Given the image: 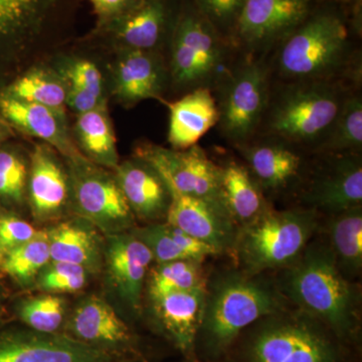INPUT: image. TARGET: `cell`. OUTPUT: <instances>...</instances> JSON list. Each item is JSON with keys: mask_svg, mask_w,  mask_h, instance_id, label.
Instances as JSON below:
<instances>
[{"mask_svg": "<svg viewBox=\"0 0 362 362\" xmlns=\"http://www.w3.org/2000/svg\"><path fill=\"white\" fill-rule=\"evenodd\" d=\"M252 173L268 189L284 187L298 175L301 159L291 149L262 144L243 149Z\"/></svg>", "mask_w": 362, "mask_h": 362, "instance_id": "obj_29", "label": "cell"}, {"mask_svg": "<svg viewBox=\"0 0 362 362\" xmlns=\"http://www.w3.org/2000/svg\"><path fill=\"white\" fill-rule=\"evenodd\" d=\"M328 235V245L343 275L347 279L358 276L362 268V206L333 214Z\"/></svg>", "mask_w": 362, "mask_h": 362, "instance_id": "obj_28", "label": "cell"}, {"mask_svg": "<svg viewBox=\"0 0 362 362\" xmlns=\"http://www.w3.org/2000/svg\"><path fill=\"white\" fill-rule=\"evenodd\" d=\"M89 1L92 4L95 13L99 18L100 25H106L107 23L127 13L140 0H89Z\"/></svg>", "mask_w": 362, "mask_h": 362, "instance_id": "obj_41", "label": "cell"}, {"mask_svg": "<svg viewBox=\"0 0 362 362\" xmlns=\"http://www.w3.org/2000/svg\"><path fill=\"white\" fill-rule=\"evenodd\" d=\"M287 302L283 292L261 275L230 270L206 280L199 331L206 354L220 356L243 331L282 310Z\"/></svg>", "mask_w": 362, "mask_h": 362, "instance_id": "obj_1", "label": "cell"}, {"mask_svg": "<svg viewBox=\"0 0 362 362\" xmlns=\"http://www.w3.org/2000/svg\"><path fill=\"white\" fill-rule=\"evenodd\" d=\"M68 160L71 206L78 216L106 235L134 228L135 216L115 175L84 156Z\"/></svg>", "mask_w": 362, "mask_h": 362, "instance_id": "obj_6", "label": "cell"}, {"mask_svg": "<svg viewBox=\"0 0 362 362\" xmlns=\"http://www.w3.org/2000/svg\"><path fill=\"white\" fill-rule=\"evenodd\" d=\"M47 232L51 261L81 266L89 274L101 270L105 242L94 226L80 218L59 223Z\"/></svg>", "mask_w": 362, "mask_h": 362, "instance_id": "obj_22", "label": "cell"}, {"mask_svg": "<svg viewBox=\"0 0 362 362\" xmlns=\"http://www.w3.org/2000/svg\"><path fill=\"white\" fill-rule=\"evenodd\" d=\"M268 99L265 66L252 63L242 66L226 86L220 119L223 132L235 141L246 140L258 127Z\"/></svg>", "mask_w": 362, "mask_h": 362, "instance_id": "obj_11", "label": "cell"}, {"mask_svg": "<svg viewBox=\"0 0 362 362\" xmlns=\"http://www.w3.org/2000/svg\"><path fill=\"white\" fill-rule=\"evenodd\" d=\"M6 94L66 117V85L51 71L33 69L13 82Z\"/></svg>", "mask_w": 362, "mask_h": 362, "instance_id": "obj_31", "label": "cell"}, {"mask_svg": "<svg viewBox=\"0 0 362 362\" xmlns=\"http://www.w3.org/2000/svg\"><path fill=\"white\" fill-rule=\"evenodd\" d=\"M88 271L83 267L51 261L40 272L35 280L37 289L51 294H69L81 291L88 283Z\"/></svg>", "mask_w": 362, "mask_h": 362, "instance_id": "obj_36", "label": "cell"}, {"mask_svg": "<svg viewBox=\"0 0 362 362\" xmlns=\"http://www.w3.org/2000/svg\"><path fill=\"white\" fill-rule=\"evenodd\" d=\"M154 259L146 245L131 232L106 235L103 266L119 298L139 310L149 267Z\"/></svg>", "mask_w": 362, "mask_h": 362, "instance_id": "obj_12", "label": "cell"}, {"mask_svg": "<svg viewBox=\"0 0 362 362\" xmlns=\"http://www.w3.org/2000/svg\"><path fill=\"white\" fill-rule=\"evenodd\" d=\"M312 211H268L238 230L233 251L240 270L249 275L291 266L316 232Z\"/></svg>", "mask_w": 362, "mask_h": 362, "instance_id": "obj_3", "label": "cell"}, {"mask_svg": "<svg viewBox=\"0 0 362 362\" xmlns=\"http://www.w3.org/2000/svg\"><path fill=\"white\" fill-rule=\"evenodd\" d=\"M73 337L113 352L132 341L129 328L108 302L90 295L78 302L68 322Z\"/></svg>", "mask_w": 362, "mask_h": 362, "instance_id": "obj_17", "label": "cell"}, {"mask_svg": "<svg viewBox=\"0 0 362 362\" xmlns=\"http://www.w3.org/2000/svg\"><path fill=\"white\" fill-rule=\"evenodd\" d=\"M76 134L86 158L103 168L119 165L116 138L105 104L78 115Z\"/></svg>", "mask_w": 362, "mask_h": 362, "instance_id": "obj_27", "label": "cell"}, {"mask_svg": "<svg viewBox=\"0 0 362 362\" xmlns=\"http://www.w3.org/2000/svg\"><path fill=\"white\" fill-rule=\"evenodd\" d=\"M223 47L218 30L201 13L189 11L178 18L175 28L171 68L180 85L206 82L220 65Z\"/></svg>", "mask_w": 362, "mask_h": 362, "instance_id": "obj_9", "label": "cell"}, {"mask_svg": "<svg viewBox=\"0 0 362 362\" xmlns=\"http://www.w3.org/2000/svg\"><path fill=\"white\" fill-rule=\"evenodd\" d=\"M52 0H0V64L18 54L42 30Z\"/></svg>", "mask_w": 362, "mask_h": 362, "instance_id": "obj_23", "label": "cell"}, {"mask_svg": "<svg viewBox=\"0 0 362 362\" xmlns=\"http://www.w3.org/2000/svg\"><path fill=\"white\" fill-rule=\"evenodd\" d=\"M221 178L226 206L239 228L268 211L258 185L246 168L228 162L221 168Z\"/></svg>", "mask_w": 362, "mask_h": 362, "instance_id": "obj_26", "label": "cell"}, {"mask_svg": "<svg viewBox=\"0 0 362 362\" xmlns=\"http://www.w3.org/2000/svg\"><path fill=\"white\" fill-rule=\"evenodd\" d=\"M40 230L32 223L13 216H0V258L13 247L35 238Z\"/></svg>", "mask_w": 362, "mask_h": 362, "instance_id": "obj_38", "label": "cell"}, {"mask_svg": "<svg viewBox=\"0 0 362 362\" xmlns=\"http://www.w3.org/2000/svg\"><path fill=\"white\" fill-rule=\"evenodd\" d=\"M130 232L146 245L156 264L190 259L171 237L166 223L134 228Z\"/></svg>", "mask_w": 362, "mask_h": 362, "instance_id": "obj_37", "label": "cell"}, {"mask_svg": "<svg viewBox=\"0 0 362 362\" xmlns=\"http://www.w3.org/2000/svg\"><path fill=\"white\" fill-rule=\"evenodd\" d=\"M114 175L135 216L147 221L166 218L170 194L156 169L144 161H126Z\"/></svg>", "mask_w": 362, "mask_h": 362, "instance_id": "obj_19", "label": "cell"}, {"mask_svg": "<svg viewBox=\"0 0 362 362\" xmlns=\"http://www.w3.org/2000/svg\"><path fill=\"white\" fill-rule=\"evenodd\" d=\"M0 113L21 132L39 138L66 158L82 156L66 132V117L42 105L23 101L6 93L0 96Z\"/></svg>", "mask_w": 362, "mask_h": 362, "instance_id": "obj_18", "label": "cell"}, {"mask_svg": "<svg viewBox=\"0 0 362 362\" xmlns=\"http://www.w3.org/2000/svg\"><path fill=\"white\" fill-rule=\"evenodd\" d=\"M168 107V141L175 150L195 146L220 119L216 100L206 88L195 89Z\"/></svg>", "mask_w": 362, "mask_h": 362, "instance_id": "obj_21", "label": "cell"}, {"mask_svg": "<svg viewBox=\"0 0 362 362\" xmlns=\"http://www.w3.org/2000/svg\"><path fill=\"white\" fill-rule=\"evenodd\" d=\"M113 352L63 333L30 329L0 337V362H111Z\"/></svg>", "mask_w": 362, "mask_h": 362, "instance_id": "obj_10", "label": "cell"}, {"mask_svg": "<svg viewBox=\"0 0 362 362\" xmlns=\"http://www.w3.org/2000/svg\"><path fill=\"white\" fill-rule=\"evenodd\" d=\"M66 80L102 100L103 78L94 64L86 59L75 62L66 71Z\"/></svg>", "mask_w": 362, "mask_h": 362, "instance_id": "obj_40", "label": "cell"}, {"mask_svg": "<svg viewBox=\"0 0 362 362\" xmlns=\"http://www.w3.org/2000/svg\"><path fill=\"white\" fill-rule=\"evenodd\" d=\"M244 362H337L334 343L323 323L304 311L282 310L255 322Z\"/></svg>", "mask_w": 362, "mask_h": 362, "instance_id": "obj_4", "label": "cell"}, {"mask_svg": "<svg viewBox=\"0 0 362 362\" xmlns=\"http://www.w3.org/2000/svg\"><path fill=\"white\" fill-rule=\"evenodd\" d=\"M341 104L337 90L325 83L295 87L273 109L270 129L290 141H314L326 134Z\"/></svg>", "mask_w": 362, "mask_h": 362, "instance_id": "obj_7", "label": "cell"}, {"mask_svg": "<svg viewBox=\"0 0 362 362\" xmlns=\"http://www.w3.org/2000/svg\"><path fill=\"white\" fill-rule=\"evenodd\" d=\"M245 0H197L199 11L214 25L235 26Z\"/></svg>", "mask_w": 362, "mask_h": 362, "instance_id": "obj_39", "label": "cell"}, {"mask_svg": "<svg viewBox=\"0 0 362 362\" xmlns=\"http://www.w3.org/2000/svg\"><path fill=\"white\" fill-rule=\"evenodd\" d=\"M66 302L61 295L42 293L18 305V315L30 329L57 333L65 321Z\"/></svg>", "mask_w": 362, "mask_h": 362, "instance_id": "obj_34", "label": "cell"}, {"mask_svg": "<svg viewBox=\"0 0 362 362\" xmlns=\"http://www.w3.org/2000/svg\"><path fill=\"white\" fill-rule=\"evenodd\" d=\"M202 263L192 259L156 264L147 275L148 298L162 296L173 292L194 291L204 289L206 279L202 270Z\"/></svg>", "mask_w": 362, "mask_h": 362, "instance_id": "obj_32", "label": "cell"}, {"mask_svg": "<svg viewBox=\"0 0 362 362\" xmlns=\"http://www.w3.org/2000/svg\"><path fill=\"white\" fill-rule=\"evenodd\" d=\"M30 165L13 150H0V202L13 206L23 204L28 190Z\"/></svg>", "mask_w": 362, "mask_h": 362, "instance_id": "obj_35", "label": "cell"}, {"mask_svg": "<svg viewBox=\"0 0 362 362\" xmlns=\"http://www.w3.org/2000/svg\"><path fill=\"white\" fill-rule=\"evenodd\" d=\"M204 289L149 298L157 325L183 354L194 349L204 313Z\"/></svg>", "mask_w": 362, "mask_h": 362, "instance_id": "obj_16", "label": "cell"}, {"mask_svg": "<svg viewBox=\"0 0 362 362\" xmlns=\"http://www.w3.org/2000/svg\"><path fill=\"white\" fill-rule=\"evenodd\" d=\"M66 105L81 115L104 105L103 101L78 86L69 83L66 87Z\"/></svg>", "mask_w": 362, "mask_h": 362, "instance_id": "obj_42", "label": "cell"}, {"mask_svg": "<svg viewBox=\"0 0 362 362\" xmlns=\"http://www.w3.org/2000/svg\"><path fill=\"white\" fill-rule=\"evenodd\" d=\"M347 45L349 30L339 16L326 11L308 16L287 35L279 68L287 77H322L339 65Z\"/></svg>", "mask_w": 362, "mask_h": 362, "instance_id": "obj_5", "label": "cell"}, {"mask_svg": "<svg viewBox=\"0 0 362 362\" xmlns=\"http://www.w3.org/2000/svg\"><path fill=\"white\" fill-rule=\"evenodd\" d=\"M168 18L163 0H140L127 13L104 26L125 49L149 52L160 42Z\"/></svg>", "mask_w": 362, "mask_h": 362, "instance_id": "obj_24", "label": "cell"}, {"mask_svg": "<svg viewBox=\"0 0 362 362\" xmlns=\"http://www.w3.org/2000/svg\"><path fill=\"white\" fill-rule=\"evenodd\" d=\"M138 156L156 169L169 189L204 199L230 214L221 187V168L201 147L169 150L145 145L138 149Z\"/></svg>", "mask_w": 362, "mask_h": 362, "instance_id": "obj_8", "label": "cell"}, {"mask_svg": "<svg viewBox=\"0 0 362 362\" xmlns=\"http://www.w3.org/2000/svg\"><path fill=\"white\" fill-rule=\"evenodd\" d=\"M163 82L160 65L149 52L125 49L116 71L117 97L127 104L158 96Z\"/></svg>", "mask_w": 362, "mask_h": 362, "instance_id": "obj_25", "label": "cell"}, {"mask_svg": "<svg viewBox=\"0 0 362 362\" xmlns=\"http://www.w3.org/2000/svg\"><path fill=\"white\" fill-rule=\"evenodd\" d=\"M310 0H245L235 32L247 45L287 37L309 16Z\"/></svg>", "mask_w": 362, "mask_h": 362, "instance_id": "obj_14", "label": "cell"}, {"mask_svg": "<svg viewBox=\"0 0 362 362\" xmlns=\"http://www.w3.org/2000/svg\"><path fill=\"white\" fill-rule=\"evenodd\" d=\"M281 291L338 337L350 334L356 326L358 290L340 271L329 245L305 247L288 270Z\"/></svg>", "mask_w": 362, "mask_h": 362, "instance_id": "obj_2", "label": "cell"}, {"mask_svg": "<svg viewBox=\"0 0 362 362\" xmlns=\"http://www.w3.org/2000/svg\"><path fill=\"white\" fill-rule=\"evenodd\" d=\"M168 190L166 223L211 245L220 254L233 250L239 226L228 211L204 199Z\"/></svg>", "mask_w": 362, "mask_h": 362, "instance_id": "obj_13", "label": "cell"}, {"mask_svg": "<svg viewBox=\"0 0 362 362\" xmlns=\"http://www.w3.org/2000/svg\"><path fill=\"white\" fill-rule=\"evenodd\" d=\"M308 202L332 216L361 206V158L354 156H342L333 162L312 185Z\"/></svg>", "mask_w": 362, "mask_h": 362, "instance_id": "obj_20", "label": "cell"}, {"mask_svg": "<svg viewBox=\"0 0 362 362\" xmlns=\"http://www.w3.org/2000/svg\"><path fill=\"white\" fill-rule=\"evenodd\" d=\"M51 262L47 230L32 240L13 247L0 258L2 270L23 287L35 285L40 272Z\"/></svg>", "mask_w": 362, "mask_h": 362, "instance_id": "obj_30", "label": "cell"}, {"mask_svg": "<svg viewBox=\"0 0 362 362\" xmlns=\"http://www.w3.org/2000/svg\"><path fill=\"white\" fill-rule=\"evenodd\" d=\"M28 204L33 218L40 223L58 220L71 206L68 171L47 145H40L30 156Z\"/></svg>", "mask_w": 362, "mask_h": 362, "instance_id": "obj_15", "label": "cell"}, {"mask_svg": "<svg viewBox=\"0 0 362 362\" xmlns=\"http://www.w3.org/2000/svg\"><path fill=\"white\" fill-rule=\"evenodd\" d=\"M321 149L326 151L358 150L362 145V101L358 96L342 101L337 118L323 136Z\"/></svg>", "mask_w": 362, "mask_h": 362, "instance_id": "obj_33", "label": "cell"}]
</instances>
